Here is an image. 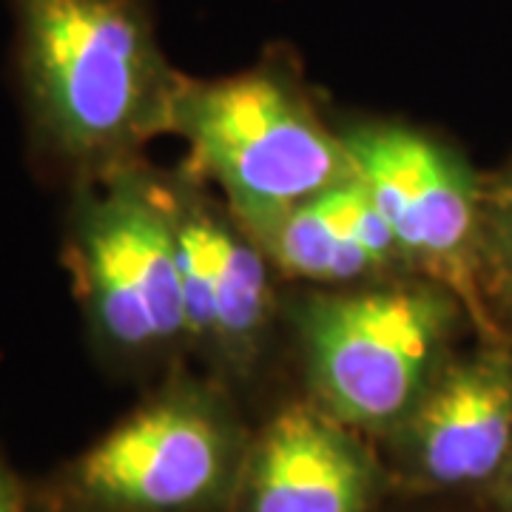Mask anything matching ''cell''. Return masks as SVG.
<instances>
[{
	"mask_svg": "<svg viewBox=\"0 0 512 512\" xmlns=\"http://www.w3.org/2000/svg\"><path fill=\"white\" fill-rule=\"evenodd\" d=\"M32 137L77 180L137 163L171 134L183 77L148 0H9Z\"/></svg>",
	"mask_w": 512,
	"mask_h": 512,
	"instance_id": "1",
	"label": "cell"
},
{
	"mask_svg": "<svg viewBox=\"0 0 512 512\" xmlns=\"http://www.w3.org/2000/svg\"><path fill=\"white\" fill-rule=\"evenodd\" d=\"M456 293L407 274L308 293L293 308L313 402L350 430L396 433L453 356Z\"/></svg>",
	"mask_w": 512,
	"mask_h": 512,
	"instance_id": "2",
	"label": "cell"
},
{
	"mask_svg": "<svg viewBox=\"0 0 512 512\" xmlns=\"http://www.w3.org/2000/svg\"><path fill=\"white\" fill-rule=\"evenodd\" d=\"M171 134L185 137L191 174L220 188L251 237L356 171L339 131L276 66L220 80L183 77Z\"/></svg>",
	"mask_w": 512,
	"mask_h": 512,
	"instance_id": "3",
	"label": "cell"
},
{
	"mask_svg": "<svg viewBox=\"0 0 512 512\" xmlns=\"http://www.w3.org/2000/svg\"><path fill=\"white\" fill-rule=\"evenodd\" d=\"M63 256L100 353L146 362L188 345L177 242L157 174L128 163L77 180Z\"/></svg>",
	"mask_w": 512,
	"mask_h": 512,
	"instance_id": "4",
	"label": "cell"
},
{
	"mask_svg": "<svg viewBox=\"0 0 512 512\" xmlns=\"http://www.w3.org/2000/svg\"><path fill=\"white\" fill-rule=\"evenodd\" d=\"M339 137L410 274L456 293L470 325L484 339H501L481 285L484 185L467 160L439 137L399 120L348 123Z\"/></svg>",
	"mask_w": 512,
	"mask_h": 512,
	"instance_id": "5",
	"label": "cell"
},
{
	"mask_svg": "<svg viewBox=\"0 0 512 512\" xmlns=\"http://www.w3.org/2000/svg\"><path fill=\"white\" fill-rule=\"evenodd\" d=\"M239 467L228 410L180 384L94 441L69 470V493L97 512H188L211 504Z\"/></svg>",
	"mask_w": 512,
	"mask_h": 512,
	"instance_id": "6",
	"label": "cell"
},
{
	"mask_svg": "<svg viewBox=\"0 0 512 512\" xmlns=\"http://www.w3.org/2000/svg\"><path fill=\"white\" fill-rule=\"evenodd\" d=\"M183 276L188 345L225 367L256 362L274 316V265L197 174H157Z\"/></svg>",
	"mask_w": 512,
	"mask_h": 512,
	"instance_id": "7",
	"label": "cell"
},
{
	"mask_svg": "<svg viewBox=\"0 0 512 512\" xmlns=\"http://www.w3.org/2000/svg\"><path fill=\"white\" fill-rule=\"evenodd\" d=\"M410 473L439 490L473 487L512 458V353L501 339L450 356L402 427Z\"/></svg>",
	"mask_w": 512,
	"mask_h": 512,
	"instance_id": "8",
	"label": "cell"
},
{
	"mask_svg": "<svg viewBox=\"0 0 512 512\" xmlns=\"http://www.w3.org/2000/svg\"><path fill=\"white\" fill-rule=\"evenodd\" d=\"M242 512H367L376 470L316 402L279 410L242 458Z\"/></svg>",
	"mask_w": 512,
	"mask_h": 512,
	"instance_id": "9",
	"label": "cell"
},
{
	"mask_svg": "<svg viewBox=\"0 0 512 512\" xmlns=\"http://www.w3.org/2000/svg\"><path fill=\"white\" fill-rule=\"evenodd\" d=\"M254 239L276 274L328 291L410 274L390 225L356 171L293 205Z\"/></svg>",
	"mask_w": 512,
	"mask_h": 512,
	"instance_id": "10",
	"label": "cell"
},
{
	"mask_svg": "<svg viewBox=\"0 0 512 512\" xmlns=\"http://www.w3.org/2000/svg\"><path fill=\"white\" fill-rule=\"evenodd\" d=\"M481 285L490 311L498 308L512 319V163L484 188Z\"/></svg>",
	"mask_w": 512,
	"mask_h": 512,
	"instance_id": "11",
	"label": "cell"
},
{
	"mask_svg": "<svg viewBox=\"0 0 512 512\" xmlns=\"http://www.w3.org/2000/svg\"><path fill=\"white\" fill-rule=\"evenodd\" d=\"M0 512H26L18 478L9 470L3 456H0Z\"/></svg>",
	"mask_w": 512,
	"mask_h": 512,
	"instance_id": "12",
	"label": "cell"
},
{
	"mask_svg": "<svg viewBox=\"0 0 512 512\" xmlns=\"http://www.w3.org/2000/svg\"><path fill=\"white\" fill-rule=\"evenodd\" d=\"M510 507H512V481H510Z\"/></svg>",
	"mask_w": 512,
	"mask_h": 512,
	"instance_id": "13",
	"label": "cell"
}]
</instances>
